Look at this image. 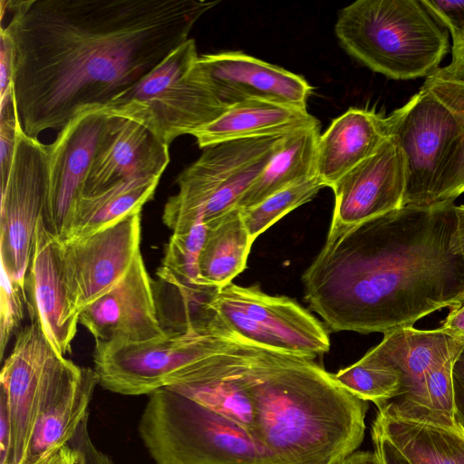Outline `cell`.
<instances>
[{
	"instance_id": "60d3db41",
	"label": "cell",
	"mask_w": 464,
	"mask_h": 464,
	"mask_svg": "<svg viewBox=\"0 0 464 464\" xmlns=\"http://www.w3.org/2000/svg\"><path fill=\"white\" fill-rule=\"evenodd\" d=\"M457 225L454 234V245L464 258V205L455 206Z\"/></svg>"
},
{
	"instance_id": "7a4b0ae2",
	"label": "cell",
	"mask_w": 464,
	"mask_h": 464,
	"mask_svg": "<svg viewBox=\"0 0 464 464\" xmlns=\"http://www.w3.org/2000/svg\"><path fill=\"white\" fill-rule=\"evenodd\" d=\"M455 206L402 207L329 230L302 276L309 308L333 332L384 334L461 305Z\"/></svg>"
},
{
	"instance_id": "7402d4cb",
	"label": "cell",
	"mask_w": 464,
	"mask_h": 464,
	"mask_svg": "<svg viewBox=\"0 0 464 464\" xmlns=\"http://www.w3.org/2000/svg\"><path fill=\"white\" fill-rule=\"evenodd\" d=\"M99 379L94 369L74 364L44 403L33 432L27 461L58 451L88 418Z\"/></svg>"
},
{
	"instance_id": "ee69618b",
	"label": "cell",
	"mask_w": 464,
	"mask_h": 464,
	"mask_svg": "<svg viewBox=\"0 0 464 464\" xmlns=\"http://www.w3.org/2000/svg\"><path fill=\"white\" fill-rule=\"evenodd\" d=\"M56 452L45 455L31 464H50Z\"/></svg>"
},
{
	"instance_id": "44dd1931",
	"label": "cell",
	"mask_w": 464,
	"mask_h": 464,
	"mask_svg": "<svg viewBox=\"0 0 464 464\" xmlns=\"http://www.w3.org/2000/svg\"><path fill=\"white\" fill-rule=\"evenodd\" d=\"M393 112L349 108L320 135L316 150V177L330 187L368 159L392 133Z\"/></svg>"
},
{
	"instance_id": "836d02e7",
	"label": "cell",
	"mask_w": 464,
	"mask_h": 464,
	"mask_svg": "<svg viewBox=\"0 0 464 464\" xmlns=\"http://www.w3.org/2000/svg\"><path fill=\"white\" fill-rule=\"evenodd\" d=\"M425 9L451 37L464 33V0H421Z\"/></svg>"
},
{
	"instance_id": "6da1fadb",
	"label": "cell",
	"mask_w": 464,
	"mask_h": 464,
	"mask_svg": "<svg viewBox=\"0 0 464 464\" xmlns=\"http://www.w3.org/2000/svg\"><path fill=\"white\" fill-rule=\"evenodd\" d=\"M219 1L1 0L12 15L13 96L24 131L62 130L138 83Z\"/></svg>"
},
{
	"instance_id": "ac0fdd59",
	"label": "cell",
	"mask_w": 464,
	"mask_h": 464,
	"mask_svg": "<svg viewBox=\"0 0 464 464\" xmlns=\"http://www.w3.org/2000/svg\"><path fill=\"white\" fill-rule=\"evenodd\" d=\"M80 324L95 342L135 343L166 337L141 253L111 291L81 312Z\"/></svg>"
},
{
	"instance_id": "52a82bcc",
	"label": "cell",
	"mask_w": 464,
	"mask_h": 464,
	"mask_svg": "<svg viewBox=\"0 0 464 464\" xmlns=\"http://www.w3.org/2000/svg\"><path fill=\"white\" fill-rule=\"evenodd\" d=\"M282 137L237 140L205 148L177 177L179 190L164 206V224L172 231L198 222L209 227L237 208Z\"/></svg>"
},
{
	"instance_id": "4dcf8cb0",
	"label": "cell",
	"mask_w": 464,
	"mask_h": 464,
	"mask_svg": "<svg viewBox=\"0 0 464 464\" xmlns=\"http://www.w3.org/2000/svg\"><path fill=\"white\" fill-rule=\"evenodd\" d=\"M323 188L324 186L316 176L308 178L275 192L252 207L240 208L252 240L284 216L310 201Z\"/></svg>"
},
{
	"instance_id": "d6986e66",
	"label": "cell",
	"mask_w": 464,
	"mask_h": 464,
	"mask_svg": "<svg viewBox=\"0 0 464 464\" xmlns=\"http://www.w3.org/2000/svg\"><path fill=\"white\" fill-rule=\"evenodd\" d=\"M198 64L223 104L264 100L307 108L313 87L301 75L242 52L199 55Z\"/></svg>"
},
{
	"instance_id": "30bf717a",
	"label": "cell",
	"mask_w": 464,
	"mask_h": 464,
	"mask_svg": "<svg viewBox=\"0 0 464 464\" xmlns=\"http://www.w3.org/2000/svg\"><path fill=\"white\" fill-rule=\"evenodd\" d=\"M75 363L58 353L36 322L19 331L0 374L11 424L9 464H25L39 414Z\"/></svg>"
},
{
	"instance_id": "b9f144b4",
	"label": "cell",
	"mask_w": 464,
	"mask_h": 464,
	"mask_svg": "<svg viewBox=\"0 0 464 464\" xmlns=\"http://www.w3.org/2000/svg\"><path fill=\"white\" fill-rule=\"evenodd\" d=\"M340 464H381V462L374 451H354Z\"/></svg>"
},
{
	"instance_id": "5b68a950",
	"label": "cell",
	"mask_w": 464,
	"mask_h": 464,
	"mask_svg": "<svg viewBox=\"0 0 464 464\" xmlns=\"http://www.w3.org/2000/svg\"><path fill=\"white\" fill-rule=\"evenodd\" d=\"M138 430L156 464H276L244 428L168 388L149 395Z\"/></svg>"
},
{
	"instance_id": "ffe728a7",
	"label": "cell",
	"mask_w": 464,
	"mask_h": 464,
	"mask_svg": "<svg viewBox=\"0 0 464 464\" xmlns=\"http://www.w3.org/2000/svg\"><path fill=\"white\" fill-rule=\"evenodd\" d=\"M169 162V146L144 126L109 115L82 195L99 193L121 181L160 179Z\"/></svg>"
},
{
	"instance_id": "4fadbf2b",
	"label": "cell",
	"mask_w": 464,
	"mask_h": 464,
	"mask_svg": "<svg viewBox=\"0 0 464 464\" xmlns=\"http://www.w3.org/2000/svg\"><path fill=\"white\" fill-rule=\"evenodd\" d=\"M140 211L85 237L62 241L65 272L77 305L111 291L140 253Z\"/></svg>"
},
{
	"instance_id": "ab89813d",
	"label": "cell",
	"mask_w": 464,
	"mask_h": 464,
	"mask_svg": "<svg viewBox=\"0 0 464 464\" xmlns=\"http://www.w3.org/2000/svg\"><path fill=\"white\" fill-rule=\"evenodd\" d=\"M440 328L456 341L464 343V303L451 308Z\"/></svg>"
},
{
	"instance_id": "603a6c76",
	"label": "cell",
	"mask_w": 464,
	"mask_h": 464,
	"mask_svg": "<svg viewBox=\"0 0 464 464\" xmlns=\"http://www.w3.org/2000/svg\"><path fill=\"white\" fill-rule=\"evenodd\" d=\"M318 123L307 108L249 100L229 106L192 136L198 147L205 149L237 140L284 136Z\"/></svg>"
},
{
	"instance_id": "4316f807",
	"label": "cell",
	"mask_w": 464,
	"mask_h": 464,
	"mask_svg": "<svg viewBox=\"0 0 464 464\" xmlns=\"http://www.w3.org/2000/svg\"><path fill=\"white\" fill-rule=\"evenodd\" d=\"M253 243L239 208L208 227L199 256L204 284L220 288L231 283L246 268Z\"/></svg>"
},
{
	"instance_id": "3957f363",
	"label": "cell",
	"mask_w": 464,
	"mask_h": 464,
	"mask_svg": "<svg viewBox=\"0 0 464 464\" xmlns=\"http://www.w3.org/2000/svg\"><path fill=\"white\" fill-rule=\"evenodd\" d=\"M253 397L254 438L276 464H340L363 440L367 401L313 358L258 344Z\"/></svg>"
},
{
	"instance_id": "e0dca14e",
	"label": "cell",
	"mask_w": 464,
	"mask_h": 464,
	"mask_svg": "<svg viewBox=\"0 0 464 464\" xmlns=\"http://www.w3.org/2000/svg\"><path fill=\"white\" fill-rule=\"evenodd\" d=\"M407 167L390 136L368 159L333 186L334 207L329 230L357 225L404 207Z\"/></svg>"
},
{
	"instance_id": "9c48e42d",
	"label": "cell",
	"mask_w": 464,
	"mask_h": 464,
	"mask_svg": "<svg viewBox=\"0 0 464 464\" xmlns=\"http://www.w3.org/2000/svg\"><path fill=\"white\" fill-rule=\"evenodd\" d=\"M217 341L214 325L144 343L96 342L94 371L99 384L111 392L150 395L172 385L190 364L212 351Z\"/></svg>"
},
{
	"instance_id": "8d00e7d4",
	"label": "cell",
	"mask_w": 464,
	"mask_h": 464,
	"mask_svg": "<svg viewBox=\"0 0 464 464\" xmlns=\"http://www.w3.org/2000/svg\"><path fill=\"white\" fill-rule=\"evenodd\" d=\"M451 38V61L433 74L464 82V33Z\"/></svg>"
},
{
	"instance_id": "277c9868",
	"label": "cell",
	"mask_w": 464,
	"mask_h": 464,
	"mask_svg": "<svg viewBox=\"0 0 464 464\" xmlns=\"http://www.w3.org/2000/svg\"><path fill=\"white\" fill-rule=\"evenodd\" d=\"M334 33L349 55L394 80L432 75L450 50L447 30L418 0H357L339 11Z\"/></svg>"
},
{
	"instance_id": "484cf974",
	"label": "cell",
	"mask_w": 464,
	"mask_h": 464,
	"mask_svg": "<svg viewBox=\"0 0 464 464\" xmlns=\"http://www.w3.org/2000/svg\"><path fill=\"white\" fill-rule=\"evenodd\" d=\"M160 179L121 181L93 195H81L63 241L88 236L141 211L155 193Z\"/></svg>"
},
{
	"instance_id": "e575fe53",
	"label": "cell",
	"mask_w": 464,
	"mask_h": 464,
	"mask_svg": "<svg viewBox=\"0 0 464 464\" xmlns=\"http://www.w3.org/2000/svg\"><path fill=\"white\" fill-rule=\"evenodd\" d=\"M74 451V464H115L92 442L88 430V418L81 424L73 438L68 443Z\"/></svg>"
},
{
	"instance_id": "83f0119b",
	"label": "cell",
	"mask_w": 464,
	"mask_h": 464,
	"mask_svg": "<svg viewBox=\"0 0 464 464\" xmlns=\"http://www.w3.org/2000/svg\"><path fill=\"white\" fill-rule=\"evenodd\" d=\"M454 115L459 134L439 179L434 205L454 203L464 193V82L432 74L422 86Z\"/></svg>"
},
{
	"instance_id": "d4e9b609",
	"label": "cell",
	"mask_w": 464,
	"mask_h": 464,
	"mask_svg": "<svg viewBox=\"0 0 464 464\" xmlns=\"http://www.w3.org/2000/svg\"><path fill=\"white\" fill-rule=\"evenodd\" d=\"M321 124L282 137L269 162L242 197L238 208L252 207L275 192L316 176V150Z\"/></svg>"
},
{
	"instance_id": "7c38bea8",
	"label": "cell",
	"mask_w": 464,
	"mask_h": 464,
	"mask_svg": "<svg viewBox=\"0 0 464 464\" xmlns=\"http://www.w3.org/2000/svg\"><path fill=\"white\" fill-rule=\"evenodd\" d=\"M392 112V135L402 150L407 167L404 207L435 206V189L458 137V121L423 87Z\"/></svg>"
},
{
	"instance_id": "8fae6325",
	"label": "cell",
	"mask_w": 464,
	"mask_h": 464,
	"mask_svg": "<svg viewBox=\"0 0 464 464\" xmlns=\"http://www.w3.org/2000/svg\"><path fill=\"white\" fill-rule=\"evenodd\" d=\"M47 160V146L19 124L11 169L1 182L0 257L1 267L23 287L45 208Z\"/></svg>"
},
{
	"instance_id": "5bb4252c",
	"label": "cell",
	"mask_w": 464,
	"mask_h": 464,
	"mask_svg": "<svg viewBox=\"0 0 464 464\" xmlns=\"http://www.w3.org/2000/svg\"><path fill=\"white\" fill-rule=\"evenodd\" d=\"M109 115L87 110L72 119L47 146V193L43 216L47 229L63 241Z\"/></svg>"
},
{
	"instance_id": "f35d334b",
	"label": "cell",
	"mask_w": 464,
	"mask_h": 464,
	"mask_svg": "<svg viewBox=\"0 0 464 464\" xmlns=\"http://www.w3.org/2000/svg\"><path fill=\"white\" fill-rule=\"evenodd\" d=\"M374 452L381 464H410L385 435L376 427L372 430Z\"/></svg>"
},
{
	"instance_id": "cb8c5ba5",
	"label": "cell",
	"mask_w": 464,
	"mask_h": 464,
	"mask_svg": "<svg viewBox=\"0 0 464 464\" xmlns=\"http://www.w3.org/2000/svg\"><path fill=\"white\" fill-rule=\"evenodd\" d=\"M379 429L410 464H464V428L379 411Z\"/></svg>"
},
{
	"instance_id": "d590c367",
	"label": "cell",
	"mask_w": 464,
	"mask_h": 464,
	"mask_svg": "<svg viewBox=\"0 0 464 464\" xmlns=\"http://www.w3.org/2000/svg\"><path fill=\"white\" fill-rule=\"evenodd\" d=\"M14 50L6 27L0 31V102L13 96Z\"/></svg>"
},
{
	"instance_id": "f546056e",
	"label": "cell",
	"mask_w": 464,
	"mask_h": 464,
	"mask_svg": "<svg viewBox=\"0 0 464 464\" xmlns=\"http://www.w3.org/2000/svg\"><path fill=\"white\" fill-rule=\"evenodd\" d=\"M335 380L351 393L377 407L396 398L401 387L400 373L367 353L358 362L334 373Z\"/></svg>"
},
{
	"instance_id": "74e56055",
	"label": "cell",
	"mask_w": 464,
	"mask_h": 464,
	"mask_svg": "<svg viewBox=\"0 0 464 464\" xmlns=\"http://www.w3.org/2000/svg\"><path fill=\"white\" fill-rule=\"evenodd\" d=\"M452 383L455 419L464 428V349L454 362Z\"/></svg>"
},
{
	"instance_id": "9a60e30c",
	"label": "cell",
	"mask_w": 464,
	"mask_h": 464,
	"mask_svg": "<svg viewBox=\"0 0 464 464\" xmlns=\"http://www.w3.org/2000/svg\"><path fill=\"white\" fill-rule=\"evenodd\" d=\"M24 290L31 322H36L51 345L63 356L71 352L81 311L70 288L62 241L40 218Z\"/></svg>"
},
{
	"instance_id": "d6a6232c",
	"label": "cell",
	"mask_w": 464,
	"mask_h": 464,
	"mask_svg": "<svg viewBox=\"0 0 464 464\" xmlns=\"http://www.w3.org/2000/svg\"><path fill=\"white\" fill-rule=\"evenodd\" d=\"M20 122L14 99L0 106V168L1 182L9 174L17 140Z\"/></svg>"
},
{
	"instance_id": "7bdbcfd3",
	"label": "cell",
	"mask_w": 464,
	"mask_h": 464,
	"mask_svg": "<svg viewBox=\"0 0 464 464\" xmlns=\"http://www.w3.org/2000/svg\"><path fill=\"white\" fill-rule=\"evenodd\" d=\"M50 464H74V451L69 445L62 447L53 456Z\"/></svg>"
},
{
	"instance_id": "ba28073f",
	"label": "cell",
	"mask_w": 464,
	"mask_h": 464,
	"mask_svg": "<svg viewBox=\"0 0 464 464\" xmlns=\"http://www.w3.org/2000/svg\"><path fill=\"white\" fill-rule=\"evenodd\" d=\"M208 306L234 333L268 348L313 359L330 349L327 327L287 296L231 282L214 291Z\"/></svg>"
},
{
	"instance_id": "1f68e13d",
	"label": "cell",
	"mask_w": 464,
	"mask_h": 464,
	"mask_svg": "<svg viewBox=\"0 0 464 464\" xmlns=\"http://www.w3.org/2000/svg\"><path fill=\"white\" fill-rule=\"evenodd\" d=\"M26 295L24 287L11 279L1 267L0 285V357L3 359L5 348L24 316Z\"/></svg>"
},
{
	"instance_id": "8992f818",
	"label": "cell",
	"mask_w": 464,
	"mask_h": 464,
	"mask_svg": "<svg viewBox=\"0 0 464 464\" xmlns=\"http://www.w3.org/2000/svg\"><path fill=\"white\" fill-rule=\"evenodd\" d=\"M198 57L195 40L188 38L102 110L141 124L168 146L192 135L228 108L208 83Z\"/></svg>"
},
{
	"instance_id": "f1b7e54d",
	"label": "cell",
	"mask_w": 464,
	"mask_h": 464,
	"mask_svg": "<svg viewBox=\"0 0 464 464\" xmlns=\"http://www.w3.org/2000/svg\"><path fill=\"white\" fill-rule=\"evenodd\" d=\"M207 230L203 222H198L185 230L173 231L165 246L162 266L157 271L160 280L190 288L209 287L199 274V256Z\"/></svg>"
},
{
	"instance_id": "2e32d148",
	"label": "cell",
	"mask_w": 464,
	"mask_h": 464,
	"mask_svg": "<svg viewBox=\"0 0 464 464\" xmlns=\"http://www.w3.org/2000/svg\"><path fill=\"white\" fill-rule=\"evenodd\" d=\"M463 349L464 343L440 328L407 327L384 334L381 343L367 353L394 368L401 375V387L399 395L379 407V411L425 420L426 381L430 373L450 358L458 357Z\"/></svg>"
}]
</instances>
